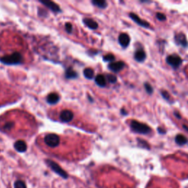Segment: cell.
I'll list each match as a JSON object with an SVG mask.
<instances>
[{"label":"cell","instance_id":"cell-1","mask_svg":"<svg viewBox=\"0 0 188 188\" xmlns=\"http://www.w3.org/2000/svg\"><path fill=\"white\" fill-rule=\"evenodd\" d=\"M130 126L133 132L139 133V134L146 135L152 132V129L148 125L137 121H132V122L130 123Z\"/></svg>","mask_w":188,"mask_h":188},{"label":"cell","instance_id":"cell-2","mask_svg":"<svg viewBox=\"0 0 188 188\" xmlns=\"http://www.w3.org/2000/svg\"><path fill=\"white\" fill-rule=\"evenodd\" d=\"M2 62L7 65L19 64L21 63L23 60L22 55L19 52H15L9 55H5L0 59Z\"/></svg>","mask_w":188,"mask_h":188},{"label":"cell","instance_id":"cell-3","mask_svg":"<svg viewBox=\"0 0 188 188\" xmlns=\"http://www.w3.org/2000/svg\"><path fill=\"white\" fill-rule=\"evenodd\" d=\"M44 143L49 148H56L60 144V138L58 135L54 133L47 134L44 138Z\"/></svg>","mask_w":188,"mask_h":188},{"label":"cell","instance_id":"cell-4","mask_svg":"<svg viewBox=\"0 0 188 188\" xmlns=\"http://www.w3.org/2000/svg\"><path fill=\"white\" fill-rule=\"evenodd\" d=\"M166 61L170 66H172L173 68H178L179 67L180 65L182 64V60L179 55L177 54H171L169 55L166 59Z\"/></svg>","mask_w":188,"mask_h":188},{"label":"cell","instance_id":"cell-5","mask_svg":"<svg viewBox=\"0 0 188 188\" xmlns=\"http://www.w3.org/2000/svg\"><path fill=\"white\" fill-rule=\"evenodd\" d=\"M46 162L47 164H49V167L52 168L54 172H56V173L59 174L60 176H61L62 177L64 178V179H66V178L68 177L67 173H66L58 164L55 163V162L52 161V160H46Z\"/></svg>","mask_w":188,"mask_h":188},{"label":"cell","instance_id":"cell-6","mask_svg":"<svg viewBox=\"0 0 188 188\" xmlns=\"http://www.w3.org/2000/svg\"><path fill=\"white\" fill-rule=\"evenodd\" d=\"M60 119L62 122L68 123L74 119V113L69 109H63L60 113Z\"/></svg>","mask_w":188,"mask_h":188},{"label":"cell","instance_id":"cell-7","mask_svg":"<svg viewBox=\"0 0 188 188\" xmlns=\"http://www.w3.org/2000/svg\"><path fill=\"white\" fill-rule=\"evenodd\" d=\"M129 16H130L131 19H132L135 23H137L138 25H140V26L143 27H146V28H147V27H149V26H150L149 23L147 22V21H146L143 20V19H140V18H139L138 15L135 14V13H129Z\"/></svg>","mask_w":188,"mask_h":188},{"label":"cell","instance_id":"cell-8","mask_svg":"<svg viewBox=\"0 0 188 188\" xmlns=\"http://www.w3.org/2000/svg\"><path fill=\"white\" fill-rule=\"evenodd\" d=\"M125 66V63L122 61H118V62H112L109 65V68L111 70H113V71L114 72H118L120 71L123 69V68H124Z\"/></svg>","mask_w":188,"mask_h":188},{"label":"cell","instance_id":"cell-9","mask_svg":"<svg viewBox=\"0 0 188 188\" xmlns=\"http://www.w3.org/2000/svg\"><path fill=\"white\" fill-rule=\"evenodd\" d=\"M118 41L121 46H123V48H126L129 46V42H130V38H129V36L126 33H121L118 37Z\"/></svg>","mask_w":188,"mask_h":188},{"label":"cell","instance_id":"cell-10","mask_svg":"<svg viewBox=\"0 0 188 188\" xmlns=\"http://www.w3.org/2000/svg\"><path fill=\"white\" fill-rule=\"evenodd\" d=\"M176 41L178 44L181 45L183 47H186L187 46V41L186 39L185 34L183 33H179V34L176 35Z\"/></svg>","mask_w":188,"mask_h":188},{"label":"cell","instance_id":"cell-11","mask_svg":"<svg viewBox=\"0 0 188 188\" xmlns=\"http://www.w3.org/2000/svg\"><path fill=\"white\" fill-rule=\"evenodd\" d=\"M14 147L15 150L19 152H24L27 150V144L23 140L16 141L14 144Z\"/></svg>","mask_w":188,"mask_h":188},{"label":"cell","instance_id":"cell-12","mask_svg":"<svg viewBox=\"0 0 188 188\" xmlns=\"http://www.w3.org/2000/svg\"><path fill=\"white\" fill-rule=\"evenodd\" d=\"M41 2L44 4V5H46V7H48L49 8H50L52 11L54 12H60V8L59 7V6L53 2L50 1H41Z\"/></svg>","mask_w":188,"mask_h":188},{"label":"cell","instance_id":"cell-13","mask_svg":"<svg viewBox=\"0 0 188 188\" xmlns=\"http://www.w3.org/2000/svg\"><path fill=\"white\" fill-rule=\"evenodd\" d=\"M146 58V54L143 50L139 49L135 53V59L138 62H143Z\"/></svg>","mask_w":188,"mask_h":188},{"label":"cell","instance_id":"cell-14","mask_svg":"<svg viewBox=\"0 0 188 188\" xmlns=\"http://www.w3.org/2000/svg\"><path fill=\"white\" fill-rule=\"evenodd\" d=\"M84 23L87 26L89 27V28H91L92 29H97L98 27V24L95 21L93 20V19H89V18H85V19H83Z\"/></svg>","mask_w":188,"mask_h":188},{"label":"cell","instance_id":"cell-15","mask_svg":"<svg viewBox=\"0 0 188 188\" xmlns=\"http://www.w3.org/2000/svg\"><path fill=\"white\" fill-rule=\"evenodd\" d=\"M59 96L57 93H50L49 94L48 96L46 98L47 101L48 103L52 104V105H54V104H56L59 101Z\"/></svg>","mask_w":188,"mask_h":188},{"label":"cell","instance_id":"cell-16","mask_svg":"<svg viewBox=\"0 0 188 188\" xmlns=\"http://www.w3.org/2000/svg\"><path fill=\"white\" fill-rule=\"evenodd\" d=\"M176 143L179 146H182V145H185L187 143V139L185 136L182 135H176L175 138Z\"/></svg>","mask_w":188,"mask_h":188},{"label":"cell","instance_id":"cell-17","mask_svg":"<svg viewBox=\"0 0 188 188\" xmlns=\"http://www.w3.org/2000/svg\"><path fill=\"white\" fill-rule=\"evenodd\" d=\"M95 80L97 85L100 86V87H105L106 85V79L103 75H101V74L98 75L96 77Z\"/></svg>","mask_w":188,"mask_h":188},{"label":"cell","instance_id":"cell-18","mask_svg":"<svg viewBox=\"0 0 188 188\" xmlns=\"http://www.w3.org/2000/svg\"><path fill=\"white\" fill-rule=\"evenodd\" d=\"M92 2H93L94 5L101 7V8H105V7L107 6V2L103 1V0H95V1H93Z\"/></svg>","mask_w":188,"mask_h":188},{"label":"cell","instance_id":"cell-19","mask_svg":"<svg viewBox=\"0 0 188 188\" xmlns=\"http://www.w3.org/2000/svg\"><path fill=\"white\" fill-rule=\"evenodd\" d=\"M84 75H85V77L88 78V79H92L94 76L93 70L90 68H85V70H84Z\"/></svg>","mask_w":188,"mask_h":188},{"label":"cell","instance_id":"cell-20","mask_svg":"<svg viewBox=\"0 0 188 188\" xmlns=\"http://www.w3.org/2000/svg\"><path fill=\"white\" fill-rule=\"evenodd\" d=\"M14 187L15 188H27L25 183L23 181H21V180H18V181L15 182Z\"/></svg>","mask_w":188,"mask_h":188},{"label":"cell","instance_id":"cell-21","mask_svg":"<svg viewBox=\"0 0 188 188\" xmlns=\"http://www.w3.org/2000/svg\"><path fill=\"white\" fill-rule=\"evenodd\" d=\"M144 86H145V88H146V92L148 94H152L153 93V88L149 83H148V82H147V83H145Z\"/></svg>","mask_w":188,"mask_h":188},{"label":"cell","instance_id":"cell-22","mask_svg":"<svg viewBox=\"0 0 188 188\" xmlns=\"http://www.w3.org/2000/svg\"><path fill=\"white\" fill-rule=\"evenodd\" d=\"M104 60L105 61H113V60H115V56L112 54H108L104 57Z\"/></svg>","mask_w":188,"mask_h":188},{"label":"cell","instance_id":"cell-23","mask_svg":"<svg viewBox=\"0 0 188 188\" xmlns=\"http://www.w3.org/2000/svg\"><path fill=\"white\" fill-rule=\"evenodd\" d=\"M107 79H108V81L111 82V83H115V82H116L117 81L116 76L112 75V74H108V75H107Z\"/></svg>","mask_w":188,"mask_h":188},{"label":"cell","instance_id":"cell-24","mask_svg":"<svg viewBox=\"0 0 188 188\" xmlns=\"http://www.w3.org/2000/svg\"><path fill=\"white\" fill-rule=\"evenodd\" d=\"M156 18H157L158 20H160V21H164L166 19L165 15H164V14H162V13H156Z\"/></svg>","mask_w":188,"mask_h":188},{"label":"cell","instance_id":"cell-25","mask_svg":"<svg viewBox=\"0 0 188 188\" xmlns=\"http://www.w3.org/2000/svg\"><path fill=\"white\" fill-rule=\"evenodd\" d=\"M76 75L75 74V72L74 70H67V77H74Z\"/></svg>","mask_w":188,"mask_h":188},{"label":"cell","instance_id":"cell-26","mask_svg":"<svg viewBox=\"0 0 188 188\" xmlns=\"http://www.w3.org/2000/svg\"><path fill=\"white\" fill-rule=\"evenodd\" d=\"M66 31H67L68 32H69V33H70L72 32V25L70 24H69V23H66Z\"/></svg>","mask_w":188,"mask_h":188},{"label":"cell","instance_id":"cell-27","mask_svg":"<svg viewBox=\"0 0 188 188\" xmlns=\"http://www.w3.org/2000/svg\"><path fill=\"white\" fill-rule=\"evenodd\" d=\"M139 143H140L143 147H145V148H149V146H148V144L147 143L145 140H139Z\"/></svg>","mask_w":188,"mask_h":188},{"label":"cell","instance_id":"cell-28","mask_svg":"<svg viewBox=\"0 0 188 188\" xmlns=\"http://www.w3.org/2000/svg\"><path fill=\"white\" fill-rule=\"evenodd\" d=\"M161 93H162V96H163L166 100H168V99H170V95H169V93H168L167 91H162Z\"/></svg>","mask_w":188,"mask_h":188},{"label":"cell","instance_id":"cell-29","mask_svg":"<svg viewBox=\"0 0 188 188\" xmlns=\"http://www.w3.org/2000/svg\"><path fill=\"white\" fill-rule=\"evenodd\" d=\"M157 130H158V132L160 133V134H164V133H165V131H164L163 129L160 128V127H159V128L157 129Z\"/></svg>","mask_w":188,"mask_h":188},{"label":"cell","instance_id":"cell-30","mask_svg":"<svg viewBox=\"0 0 188 188\" xmlns=\"http://www.w3.org/2000/svg\"><path fill=\"white\" fill-rule=\"evenodd\" d=\"M174 114H175L176 116L178 117V118H181V116H180V115L178 113H174Z\"/></svg>","mask_w":188,"mask_h":188},{"label":"cell","instance_id":"cell-31","mask_svg":"<svg viewBox=\"0 0 188 188\" xmlns=\"http://www.w3.org/2000/svg\"><path fill=\"white\" fill-rule=\"evenodd\" d=\"M183 127H184V128H185V129H186V131H187V132H188V127L186 126L185 125H183Z\"/></svg>","mask_w":188,"mask_h":188}]
</instances>
